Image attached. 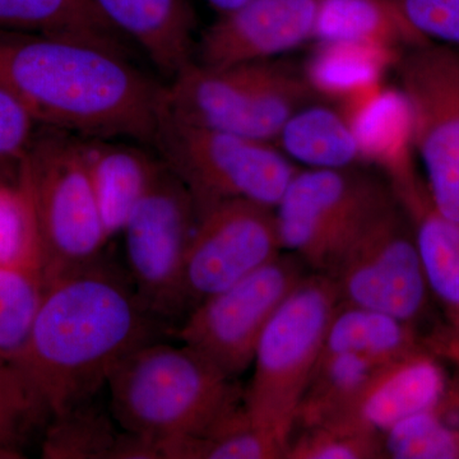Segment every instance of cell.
Returning a JSON list of instances; mask_svg holds the SVG:
<instances>
[{"label":"cell","mask_w":459,"mask_h":459,"mask_svg":"<svg viewBox=\"0 0 459 459\" xmlns=\"http://www.w3.org/2000/svg\"><path fill=\"white\" fill-rule=\"evenodd\" d=\"M166 331L128 272L102 255L54 277L14 364L56 419L89 403L126 355Z\"/></svg>","instance_id":"6da1fadb"},{"label":"cell","mask_w":459,"mask_h":459,"mask_svg":"<svg viewBox=\"0 0 459 459\" xmlns=\"http://www.w3.org/2000/svg\"><path fill=\"white\" fill-rule=\"evenodd\" d=\"M0 80L40 126L152 143L164 87L126 56L87 42L0 32Z\"/></svg>","instance_id":"7a4b0ae2"},{"label":"cell","mask_w":459,"mask_h":459,"mask_svg":"<svg viewBox=\"0 0 459 459\" xmlns=\"http://www.w3.org/2000/svg\"><path fill=\"white\" fill-rule=\"evenodd\" d=\"M107 385L115 421L162 449L199 439L243 403L234 379L195 350L152 341L115 367Z\"/></svg>","instance_id":"3957f363"},{"label":"cell","mask_w":459,"mask_h":459,"mask_svg":"<svg viewBox=\"0 0 459 459\" xmlns=\"http://www.w3.org/2000/svg\"><path fill=\"white\" fill-rule=\"evenodd\" d=\"M313 95L305 74L282 60L221 68L190 60L164 87L162 110L195 126L271 143Z\"/></svg>","instance_id":"277c9868"},{"label":"cell","mask_w":459,"mask_h":459,"mask_svg":"<svg viewBox=\"0 0 459 459\" xmlns=\"http://www.w3.org/2000/svg\"><path fill=\"white\" fill-rule=\"evenodd\" d=\"M338 304L333 282L309 272L272 316L256 346L244 407L253 424L285 448Z\"/></svg>","instance_id":"5b68a950"},{"label":"cell","mask_w":459,"mask_h":459,"mask_svg":"<svg viewBox=\"0 0 459 459\" xmlns=\"http://www.w3.org/2000/svg\"><path fill=\"white\" fill-rule=\"evenodd\" d=\"M322 274L333 282L341 303L391 314L418 329L429 347L439 333L415 226L397 193Z\"/></svg>","instance_id":"8992f818"},{"label":"cell","mask_w":459,"mask_h":459,"mask_svg":"<svg viewBox=\"0 0 459 459\" xmlns=\"http://www.w3.org/2000/svg\"><path fill=\"white\" fill-rule=\"evenodd\" d=\"M152 143L192 195L197 214L232 199L276 208L299 170L268 142L195 126L164 110Z\"/></svg>","instance_id":"52a82bcc"},{"label":"cell","mask_w":459,"mask_h":459,"mask_svg":"<svg viewBox=\"0 0 459 459\" xmlns=\"http://www.w3.org/2000/svg\"><path fill=\"white\" fill-rule=\"evenodd\" d=\"M395 195L391 180L361 170L305 169L274 208L283 252L325 273L365 222Z\"/></svg>","instance_id":"ba28073f"},{"label":"cell","mask_w":459,"mask_h":459,"mask_svg":"<svg viewBox=\"0 0 459 459\" xmlns=\"http://www.w3.org/2000/svg\"><path fill=\"white\" fill-rule=\"evenodd\" d=\"M394 66L429 199L459 223V48L420 41L402 50Z\"/></svg>","instance_id":"9c48e42d"},{"label":"cell","mask_w":459,"mask_h":459,"mask_svg":"<svg viewBox=\"0 0 459 459\" xmlns=\"http://www.w3.org/2000/svg\"><path fill=\"white\" fill-rule=\"evenodd\" d=\"M23 159L54 274L101 258L111 238L78 138L39 126Z\"/></svg>","instance_id":"30bf717a"},{"label":"cell","mask_w":459,"mask_h":459,"mask_svg":"<svg viewBox=\"0 0 459 459\" xmlns=\"http://www.w3.org/2000/svg\"><path fill=\"white\" fill-rule=\"evenodd\" d=\"M309 272L292 253H281L243 280L210 296L172 329L178 340L237 380L255 360L268 323Z\"/></svg>","instance_id":"8fae6325"},{"label":"cell","mask_w":459,"mask_h":459,"mask_svg":"<svg viewBox=\"0 0 459 459\" xmlns=\"http://www.w3.org/2000/svg\"><path fill=\"white\" fill-rule=\"evenodd\" d=\"M195 223L192 195L162 164L122 231L129 279L144 307L166 325L179 323L181 272Z\"/></svg>","instance_id":"7c38bea8"},{"label":"cell","mask_w":459,"mask_h":459,"mask_svg":"<svg viewBox=\"0 0 459 459\" xmlns=\"http://www.w3.org/2000/svg\"><path fill=\"white\" fill-rule=\"evenodd\" d=\"M282 252L274 208L241 199L205 208L197 214L184 259L179 323L205 299L243 280Z\"/></svg>","instance_id":"4fadbf2b"},{"label":"cell","mask_w":459,"mask_h":459,"mask_svg":"<svg viewBox=\"0 0 459 459\" xmlns=\"http://www.w3.org/2000/svg\"><path fill=\"white\" fill-rule=\"evenodd\" d=\"M319 0H250L205 31L199 62L230 66L276 59L313 40Z\"/></svg>","instance_id":"5bb4252c"},{"label":"cell","mask_w":459,"mask_h":459,"mask_svg":"<svg viewBox=\"0 0 459 459\" xmlns=\"http://www.w3.org/2000/svg\"><path fill=\"white\" fill-rule=\"evenodd\" d=\"M394 188L409 211L429 289L440 318L431 349L437 356L459 340V223L437 213L418 175Z\"/></svg>","instance_id":"9a60e30c"},{"label":"cell","mask_w":459,"mask_h":459,"mask_svg":"<svg viewBox=\"0 0 459 459\" xmlns=\"http://www.w3.org/2000/svg\"><path fill=\"white\" fill-rule=\"evenodd\" d=\"M448 380L443 359L429 347L401 356L374 371L353 419L382 434L402 420L431 409Z\"/></svg>","instance_id":"2e32d148"},{"label":"cell","mask_w":459,"mask_h":459,"mask_svg":"<svg viewBox=\"0 0 459 459\" xmlns=\"http://www.w3.org/2000/svg\"><path fill=\"white\" fill-rule=\"evenodd\" d=\"M78 147L102 221L113 238L146 195L162 162L140 148L105 138H78Z\"/></svg>","instance_id":"e0dca14e"},{"label":"cell","mask_w":459,"mask_h":459,"mask_svg":"<svg viewBox=\"0 0 459 459\" xmlns=\"http://www.w3.org/2000/svg\"><path fill=\"white\" fill-rule=\"evenodd\" d=\"M126 38L168 78L193 60L195 13L188 0H95Z\"/></svg>","instance_id":"ac0fdd59"},{"label":"cell","mask_w":459,"mask_h":459,"mask_svg":"<svg viewBox=\"0 0 459 459\" xmlns=\"http://www.w3.org/2000/svg\"><path fill=\"white\" fill-rule=\"evenodd\" d=\"M343 115L365 161L385 168L392 181L415 174L409 108L400 90H385L377 84L344 101Z\"/></svg>","instance_id":"d6986e66"},{"label":"cell","mask_w":459,"mask_h":459,"mask_svg":"<svg viewBox=\"0 0 459 459\" xmlns=\"http://www.w3.org/2000/svg\"><path fill=\"white\" fill-rule=\"evenodd\" d=\"M0 270L53 281L25 159H0Z\"/></svg>","instance_id":"ffe728a7"},{"label":"cell","mask_w":459,"mask_h":459,"mask_svg":"<svg viewBox=\"0 0 459 459\" xmlns=\"http://www.w3.org/2000/svg\"><path fill=\"white\" fill-rule=\"evenodd\" d=\"M0 32L69 39L126 56L123 33L95 0H0Z\"/></svg>","instance_id":"44dd1931"},{"label":"cell","mask_w":459,"mask_h":459,"mask_svg":"<svg viewBox=\"0 0 459 459\" xmlns=\"http://www.w3.org/2000/svg\"><path fill=\"white\" fill-rule=\"evenodd\" d=\"M313 40L371 45L401 53L427 39L406 22L391 0H319Z\"/></svg>","instance_id":"7402d4cb"},{"label":"cell","mask_w":459,"mask_h":459,"mask_svg":"<svg viewBox=\"0 0 459 459\" xmlns=\"http://www.w3.org/2000/svg\"><path fill=\"white\" fill-rule=\"evenodd\" d=\"M427 347L424 337L409 323L391 314L340 301L329 322L323 352L356 353L385 364Z\"/></svg>","instance_id":"603a6c76"},{"label":"cell","mask_w":459,"mask_h":459,"mask_svg":"<svg viewBox=\"0 0 459 459\" xmlns=\"http://www.w3.org/2000/svg\"><path fill=\"white\" fill-rule=\"evenodd\" d=\"M277 142L289 159L309 169H344L364 161L360 144L343 114L305 105L281 129Z\"/></svg>","instance_id":"cb8c5ba5"},{"label":"cell","mask_w":459,"mask_h":459,"mask_svg":"<svg viewBox=\"0 0 459 459\" xmlns=\"http://www.w3.org/2000/svg\"><path fill=\"white\" fill-rule=\"evenodd\" d=\"M380 365L356 353L322 352L299 406L295 429L353 419L356 403Z\"/></svg>","instance_id":"d4e9b609"},{"label":"cell","mask_w":459,"mask_h":459,"mask_svg":"<svg viewBox=\"0 0 459 459\" xmlns=\"http://www.w3.org/2000/svg\"><path fill=\"white\" fill-rule=\"evenodd\" d=\"M401 53L371 45L318 44L304 74L316 95L344 102L380 84L383 72Z\"/></svg>","instance_id":"484cf974"},{"label":"cell","mask_w":459,"mask_h":459,"mask_svg":"<svg viewBox=\"0 0 459 459\" xmlns=\"http://www.w3.org/2000/svg\"><path fill=\"white\" fill-rule=\"evenodd\" d=\"M135 435L115 433L107 420L86 403L54 419L44 444L47 458H138Z\"/></svg>","instance_id":"4316f807"},{"label":"cell","mask_w":459,"mask_h":459,"mask_svg":"<svg viewBox=\"0 0 459 459\" xmlns=\"http://www.w3.org/2000/svg\"><path fill=\"white\" fill-rule=\"evenodd\" d=\"M285 446L255 427L244 403L199 439L186 440L181 459H279Z\"/></svg>","instance_id":"83f0119b"},{"label":"cell","mask_w":459,"mask_h":459,"mask_svg":"<svg viewBox=\"0 0 459 459\" xmlns=\"http://www.w3.org/2000/svg\"><path fill=\"white\" fill-rule=\"evenodd\" d=\"M285 458H385L382 434L355 419L296 428L287 443Z\"/></svg>","instance_id":"f1b7e54d"},{"label":"cell","mask_w":459,"mask_h":459,"mask_svg":"<svg viewBox=\"0 0 459 459\" xmlns=\"http://www.w3.org/2000/svg\"><path fill=\"white\" fill-rule=\"evenodd\" d=\"M51 281L0 270V358L16 362Z\"/></svg>","instance_id":"f546056e"},{"label":"cell","mask_w":459,"mask_h":459,"mask_svg":"<svg viewBox=\"0 0 459 459\" xmlns=\"http://www.w3.org/2000/svg\"><path fill=\"white\" fill-rule=\"evenodd\" d=\"M433 407L383 431L385 458L459 459V440L440 422Z\"/></svg>","instance_id":"4dcf8cb0"},{"label":"cell","mask_w":459,"mask_h":459,"mask_svg":"<svg viewBox=\"0 0 459 459\" xmlns=\"http://www.w3.org/2000/svg\"><path fill=\"white\" fill-rule=\"evenodd\" d=\"M44 416L47 411L16 364L0 358V459L22 458L21 439Z\"/></svg>","instance_id":"1f68e13d"},{"label":"cell","mask_w":459,"mask_h":459,"mask_svg":"<svg viewBox=\"0 0 459 459\" xmlns=\"http://www.w3.org/2000/svg\"><path fill=\"white\" fill-rule=\"evenodd\" d=\"M401 16L427 40L459 48V0H391Z\"/></svg>","instance_id":"d6a6232c"},{"label":"cell","mask_w":459,"mask_h":459,"mask_svg":"<svg viewBox=\"0 0 459 459\" xmlns=\"http://www.w3.org/2000/svg\"><path fill=\"white\" fill-rule=\"evenodd\" d=\"M39 126L22 100L0 80V159L25 156Z\"/></svg>","instance_id":"836d02e7"},{"label":"cell","mask_w":459,"mask_h":459,"mask_svg":"<svg viewBox=\"0 0 459 459\" xmlns=\"http://www.w3.org/2000/svg\"><path fill=\"white\" fill-rule=\"evenodd\" d=\"M207 2L211 7L219 12L220 16H223V14L231 13L238 8L243 7L250 0H207Z\"/></svg>","instance_id":"e575fe53"},{"label":"cell","mask_w":459,"mask_h":459,"mask_svg":"<svg viewBox=\"0 0 459 459\" xmlns=\"http://www.w3.org/2000/svg\"><path fill=\"white\" fill-rule=\"evenodd\" d=\"M443 360L452 362L453 367L455 368V373L459 374V340L457 342L451 344L448 349L442 353Z\"/></svg>","instance_id":"d590c367"}]
</instances>
